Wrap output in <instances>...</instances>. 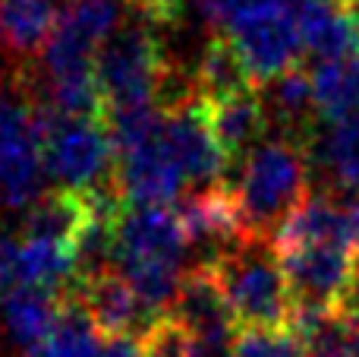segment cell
I'll use <instances>...</instances> for the list:
<instances>
[{"instance_id":"cell-1","label":"cell","mask_w":359,"mask_h":357,"mask_svg":"<svg viewBox=\"0 0 359 357\" xmlns=\"http://www.w3.org/2000/svg\"><path fill=\"white\" fill-rule=\"evenodd\" d=\"M189 240L168 206H130L117 221V263L133 294L155 320L168 316L186 278Z\"/></svg>"},{"instance_id":"cell-2","label":"cell","mask_w":359,"mask_h":357,"mask_svg":"<svg viewBox=\"0 0 359 357\" xmlns=\"http://www.w3.org/2000/svg\"><path fill=\"white\" fill-rule=\"evenodd\" d=\"M312 171L297 143L268 136L240 162V174L230 183L240 215L252 238L274 240L278 228L309 200Z\"/></svg>"},{"instance_id":"cell-3","label":"cell","mask_w":359,"mask_h":357,"mask_svg":"<svg viewBox=\"0 0 359 357\" xmlns=\"http://www.w3.org/2000/svg\"><path fill=\"white\" fill-rule=\"evenodd\" d=\"M221 294L240 332L249 329H290L293 323V294L287 282L280 253L274 240L246 238L208 263Z\"/></svg>"},{"instance_id":"cell-4","label":"cell","mask_w":359,"mask_h":357,"mask_svg":"<svg viewBox=\"0 0 359 357\" xmlns=\"http://www.w3.org/2000/svg\"><path fill=\"white\" fill-rule=\"evenodd\" d=\"M161 29L130 16L98 54L101 120L114 114L161 108L158 95L170 73Z\"/></svg>"},{"instance_id":"cell-5","label":"cell","mask_w":359,"mask_h":357,"mask_svg":"<svg viewBox=\"0 0 359 357\" xmlns=\"http://www.w3.org/2000/svg\"><path fill=\"white\" fill-rule=\"evenodd\" d=\"M41 143L48 181L60 190L92 196L120 187L117 149L101 117H63L41 101Z\"/></svg>"},{"instance_id":"cell-6","label":"cell","mask_w":359,"mask_h":357,"mask_svg":"<svg viewBox=\"0 0 359 357\" xmlns=\"http://www.w3.org/2000/svg\"><path fill=\"white\" fill-rule=\"evenodd\" d=\"M41 143V98L29 79L0 86V202L32 209L48 190Z\"/></svg>"},{"instance_id":"cell-7","label":"cell","mask_w":359,"mask_h":357,"mask_svg":"<svg viewBox=\"0 0 359 357\" xmlns=\"http://www.w3.org/2000/svg\"><path fill=\"white\" fill-rule=\"evenodd\" d=\"M306 0H243L221 35L233 41L255 86L287 73L303 57L299 13Z\"/></svg>"},{"instance_id":"cell-8","label":"cell","mask_w":359,"mask_h":357,"mask_svg":"<svg viewBox=\"0 0 359 357\" xmlns=\"http://www.w3.org/2000/svg\"><path fill=\"white\" fill-rule=\"evenodd\" d=\"M293 294V313L337 310L344 291L353 282L356 253L337 247H290L278 250Z\"/></svg>"},{"instance_id":"cell-9","label":"cell","mask_w":359,"mask_h":357,"mask_svg":"<svg viewBox=\"0 0 359 357\" xmlns=\"http://www.w3.org/2000/svg\"><path fill=\"white\" fill-rule=\"evenodd\" d=\"M117 177L130 206H170L180 202L186 177L164 143V117L155 133L117 152Z\"/></svg>"},{"instance_id":"cell-10","label":"cell","mask_w":359,"mask_h":357,"mask_svg":"<svg viewBox=\"0 0 359 357\" xmlns=\"http://www.w3.org/2000/svg\"><path fill=\"white\" fill-rule=\"evenodd\" d=\"M164 143L183 171L186 183H196L198 190L227 183L230 158L211 133L205 101H189L164 114Z\"/></svg>"},{"instance_id":"cell-11","label":"cell","mask_w":359,"mask_h":357,"mask_svg":"<svg viewBox=\"0 0 359 357\" xmlns=\"http://www.w3.org/2000/svg\"><path fill=\"white\" fill-rule=\"evenodd\" d=\"M312 174L322 177L325 193L334 200L359 196V114L344 120H318L299 145Z\"/></svg>"},{"instance_id":"cell-12","label":"cell","mask_w":359,"mask_h":357,"mask_svg":"<svg viewBox=\"0 0 359 357\" xmlns=\"http://www.w3.org/2000/svg\"><path fill=\"white\" fill-rule=\"evenodd\" d=\"M278 250L290 247H337V250H359V225L350 209V200H334L328 193L309 196L274 234Z\"/></svg>"},{"instance_id":"cell-13","label":"cell","mask_w":359,"mask_h":357,"mask_svg":"<svg viewBox=\"0 0 359 357\" xmlns=\"http://www.w3.org/2000/svg\"><path fill=\"white\" fill-rule=\"evenodd\" d=\"M67 291L92 313L101 335H107V339H114V335H136V339H142L158 323L139 304V297L133 294V288L126 285V278L117 269L95 278H73V285Z\"/></svg>"},{"instance_id":"cell-14","label":"cell","mask_w":359,"mask_h":357,"mask_svg":"<svg viewBox=\"0 0 359 357\" xmlns=\"http://www.w3.org/2000/svg\"><path fill=\"white\" fill-rule=\"evenodd\" d=\"M168 316H174L180 326L192 335V342L233 345L236 335H240L233 313H230L227 301L221 294V285L215 282L208 266H192L186 272L177 304Z\"/></svg>"},{"instance_id":"cell-15","label":"cell","mask_w":359,"mask_h":357,"mask_svg":"<svg viewBox=\"0 0 359 357\" xmlns=\"http://www.w3.org/2000/svg\"><path fill=\"white\" fill-rule=\"evenodd\" d=\"M262 105L268 114V130L274 139L303 145L306 136L318 126V108H316V89H312V73L293 67L287 73L268 79L259 89Z\"/></svg>"},{"instance_id":"cell-16","label":"cell","mask_w":359,"mask_h":357,"mask_svg":"<svg viewBox=\"0 0 359 357\" xmlns=\"http://www.w3.org/2000/svg\"><path fill=\"white\" fill-rule=\"evenodd\" d=\"M205 111H208L211 133H215V139L221 143L230 164L243 162L255 145L271 136L265 105H262V95L255 86L243 89V92H236V95H227V98L205 101Z\"/></svg>"},{"instance_id":"cell-17","label":"cell","mask_w":359,"mask_h":357,"mask_svg":"<svg viewBox=\"0 0 359 357\" xmlns=\"http://www.w3.org/2000/svg\"><path fill=\"white\" fill-rule=\"evenodd\" d=\"M299 38H303V54L316 63H331L359 54V22L350 6L306 0L299 13Z\"/></svg>"},{"instance_id":"cell-18","label":"cell","mask_w":359,"mask_h":357,"mask_svg":"<svg viewBox=\"0 0 359 357\" xmlns=\"http://www.w3.org/2000/svg\"><path fill=\"white\" fill-rule=\"evenodd\" d=\"M60 307H63V294H57V291L16 285L0 304V316H4V329L16 342L19 351L25 357H38L50 329H54L57 316H60Z\"/></svg>"},{"instance_id":"cell-19","label":"cell","mask_w":359,"mask_h":357,"mask_svg":"<svg viewBox=\"0 0 359 357\" xmlns=\"http://www.w3.org/2000/svg\"><path fill=\"white\" fill-rule=\"evenodd\" d=\"M92 200L76 190H48L35 206L29 209L22 221V238H38V240H54V244L73 247L82 238V231L92 221Z\"/></svg>"},{"instance_id":"cell-20","label":"cell","mask_w":359,"mask_h":357,"mask_svg":"<svg viewBox=\"0 0 359 357\" xmlns=\"http://www.w3.org/2000/svg\"><path fill=\"white\" fill-rule=\"evenodd\" d=\"M60 13V0H0V48L22 60L44 54Z\"/></svg>"},{"instance_id":"cell-21","label":"cell","mask_w":359,"mask_h":357,"mask_svg":"<svg viewBox=\"0 0 359 357\" xmlns=\"http://www.w3.org/2000/svg\"><path fill=\"white\" fill-rule=\"evenodd\" d=\"M192 79H196V92L202 101L227 98V95L255 86L240 51L233 48L227 35L205 38V44L196 54V63H192Z\"/></svg>"},{"instance_id":"cell-22","label":"cell","mask_w":359,"mask_h":357,"mask_svg":"<svg viewBox=\"0 0 359 357\" xmlns=\"http://www.w3.org/2000/svg\"><path fill=\"white\" fill-rule=\"evenodd\" d=\"M13 272L19 285L44 291H67L76 278V250L54 240L22 238L13 253Z\"/></svg>"},{"instance_id":"cell-23","label":"cell","mask_w":359,"mask_h":357,"mask_svg":"<svg viewBox=\"0 0 359 357\" xmlns=\"http://www.w3.org/2000/svg\"><path fill=\"white\" fill-rule=\"evenodd\" d=\"M312 89H316V108L322 120H344L359 114V54L316 63Z\"/></svg>"},{"instance_id":"cell-24","label":"cell","mask_w":359,"mask_h":357,"mask_svg":"<svg viewBox=\"0 0 359 357\" xmlns=\"http://www.w3.org/2000/svg\"><path fill=\"white\" fill-rule=\"evenodd\" d=\"M60 294H63L60 316H57L54 329H50L38 357H98L101 345H104L98 323L92 320V313L69 291H60Z\"/></svg>"},{"instance_id":"cell-25","label":"cell","mask_w":359,"mask_h":357,"mask_svg":"<svg viewBox=\"0 0 359 357\" xmlns=\"http://www.w3.org/2000/svg\"><path fill=\"white\" fill-rule=\"evenodd\" d=\"M233 357H306L293 329H249L233 342Z\"/></svg>"},{"instance_id":"cell-26","label":"cell","mask_w":359,"mask_h":357,"mask_svg":"<svg viewBox=\"0 0 359 357\" xmlns=\"http://www.w3.org/2000/svg\"><path fill=\"white\" fill-rule=\"evenodd\" d=\"M145 357H192V335L174 320L161 316L149 332L142 335Z\"/></svg>"},{"instance_id":"cell-27","label":"cell","mask_w":359,"mask_h":357,"mask_svg":"<svg viewBox=\"0 0 359 357\" xmlns=\"http://www.w3.org/2000/svg\"><path fill=\"white\" fill-rule=\"evenodd\" d=\"M98 357H145V348L142 339H136V335H114L101 345Z\"/></svg>"},{"instance_id":"cell-28","label":"cell","mask_w":359,"mask_h":357,"mask_svg":"<svg viewBox=\"0 0 359 357\" xmlns=\"http://www.w3.org/2000/svg\"><path fill=\"white\" fill-rule=\"evenodd\" d=\"M13 253H16V247H10L6 240H0V291L16 278V272H13Z\"/></svg>"},{"instance_id":"cell-29","label":"cell","mask_w":359,"mask_h":357,"mask_svg":"<svg viewBox=\"0 0 359 357\" xmlns=\"http://www.w3.org/2000/svg\"><path fill=\"white\" fill-rule=\"evenodd\" d=\"M325 4H334V6H353L356 0H325Z\"/></svg>"},{"instance_id":"cell-30","label":"cell","mask_w":359,"mask_h":357,"mask_svg":"<svg viewBox=\"0 0 359 357\" xmlns=\"http://www.w3.org/2000/svg\"><path fill=\"white\" fill-rule=\"evenodd\" d=\"M350 209H353V215H356V225H359V196H356V200H350Z\"/></svg>"},{"instance_id":"cell-31","label":"cell","mask_w":359,"mask_h":357,"mask_svg":"<svg viewBox=\"0 0 359 357\" xmlns=\"http://www.w3.org/2000/svg\"><path fill=\"white\" fill-rule=\"evenodd\" d=\"M353 275L359 278V250H356V257H353Z\"/></svg>"}]
</instances>
